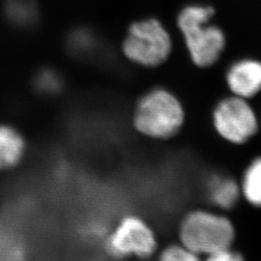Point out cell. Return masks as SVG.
Segmentation results:
<instances>
[{
    "instance_id": "277c9868",
    "label": "cell",
    "mask_w": 261,
    "mask_h": 261,
    "mask_svg": "<svg viewBox=\"0 0 261 261\" xmlns=\"http://www.w3.org/2000/svg\"><path fill=\"white\" fill-rule=\"evenodd\" d=\"M127 58L139 65L157 66L163 63L171 51V39L157 19L134 23L123 43Z\"/></svg>"
},
{
    "instance_id": "7a4b0ae2",
    "label": "cell",
    "mask_w": 261,
    "mask_h": 261,
    "mask_svg": "<svg viewBox=\"0 0 261 261\" xmlns=\"http://www.w3.org/2000/svg\"><path fill=\"white\" fill-rule=\"evenodd\" d=\"M184 119V110L177 98L165 89H155L140 99L133 122L141 135L167 140L177 134Z\"/></svg>"
},
{
    "instance_id": "8fae6325",
    "label": "cell",
    "mask_w": 261,
    "mask_h": 261,
    "mask_svg": "<svg viewBox=\"0 0 261 261\" xmlns=\"http://www.w3.org/2000/svg\"><path fill=\"white\" fill-rule=\"evenodd\" d=\"M7 14L9 19L16 23L27 24L34 18V9L29 0H10Z\"/></svg>"
},
{
    "instance_id": "9c48e42d",
    "label": "cell",
    "mask_w": 261,
    "mask_h": 261,
    "mask_svg": "<svg viewBox=\"0 0 261 261\" xmlns=\"http://www.w3.org/2000/svg\"><path fill=\"white\" fill-rule=\"evenodd\" d=\"M206 197L213 205L223 209L233 207L239 197V189L233 179L222 174H212L206 179Z\"/></svg>"
},
{
    "instance_id": "ba28073f",
    "label": "cell",
    "mask_w": 261,
    "mask_h": 261,
    "mask_svg": "<svg viewBox=\"0 0 261 261\" xmlns=\"http://www.w3.org/2000/svg\"><path fill=\"white\" fill-rule=\"evenodd\" d=\"M25 149V140L19 130L9 125H0V171L18 167Z\"/></svg>"
},
{
    "instance_id": "30bf717a",
    "label": "cell",
    "mask_w": 261,
    "mask_h": 261,
    "mask_svg": "<svg viewBox=\"0 0 261 261\" xmlns=\"http://www.w3.org/2000/svg\"><path fill=\"white\" fill-rule=\"evenodd\" d=\"M246 199L253 206L261 207V158L255 159L246 169L242 181Z\"/></svg>"
},
{
    "instance_id": "5bb4252c",
    "label": "cell",
    "mask_w": 261,
    "mask_h": 261,
    "mask_svg": "<svg viewBox=\"0 0 261 261\" xmlns=\"http://www.w3.org/2000/svg\"><path fill=\"white\" fill-rule=\"evenodd\" d=\"M206 261H243V257L240 253L226 249L209 254V257Z\"/></svg>"
},
{
    "instance_id": "4fadbf2b",
    "label": "cell",
    "mask_w": 261,
    "mask_h": 261,
    "mask_svg": "<svg viewBox=\"0 0 261 261\" xmlns=\"http://www.w3.org/2000/svg\"><path fill=\"white\" fill-rule=\"evenodd\" d=\"M37 87L44 93H56L61 86V82L56 73L51 71L42 72L36 80Z\"/></svg>"
},
{
    "instance_id": "5b68a950",
    "label": "cell",
    "mask_w": 261,
    "mask_h": 261,
    "mask_svg": "<svg viewBox=\"0 0 261 261\" xmlns=\"http://www.w3.org/2000/svg\"><path fill=\"white\" fill-rule=\"evenodd\" d=\"M105 248L116 259L147 258L156 251L157 239L145 221L129 215L121 219L107 237Z\"/></svg>"
},
{
    "instance_id": "52a82bcc",
    "label": "cell",
    "mask_w": 261,
    "mask_h": 261,
    "mask_svg": "<svg viewBox=\"0 0 261 261\" xmlns=\"http://www.w3.org/2000/svg\"><path fill=\"white\" fill-rule=\"evenodd\" d=\"M226 84L234 96L250 99L261 91V61L244 58L227 69Z\"/></svg>"
},
{
    "instance_id": "8992f818",
    "label": "cell",
    "mask_w": 261,
    "mask_h": 261,
    "mask_svg": "<svg viewBox=\"0 0 261 261\" xmlns=\"http://www.w3.org/2000/svg\"><path fill=\"white\" fill-rule=\"evenodd\" d=\"M213 124L224 140L241 144L252 138L258 129L257 118L247 99L237 96L224 98L215 108Z\"/></svg>"
},
{
    "instance_id": "7c38bea8",
    "label": "cell",
    "mask_w": 261,
    "mask_h": 261,
    "mask_svg": "<svg viewBox=\"0 0 261 261\" xmlns=\"http://www.w3.org/2000/svg\"><path fill=\"white\" fill-rule=\"evenodd\" d=\"M159 261H200L198 254L190 251L182 244L171 245L161 252Z\"/></svg>"
},
{
    "instance_id": "3957f363",
    "label": "cell",
    "mask_w": 261,
    "mask_h": 261,
    "mask_svg": "<svg viewBox=\"0 0 261 261\" xmlns=\"http://www.w3.org/2000/svg\"><path fill=\"white\" fill-rule=\"evenodd\" d=\"M179 238L190 251L209 255L230 248L234 228L223 216L196 210L183 218L179 226Z\"/></svg>"
},
{
    "instance_id": "6da1fadb",
    "label": "cell",
    "mask_w": 261,
    "mask_h": 261,
    "mask_svg": "<svg viewBox=\"0 0 261 261\" xmlns=\"http://www.w3.org/2000/svg\"><path fill=\"white\" fill-rule=\"evenodd\" d=\"M214 14L211 6L191 5L182 10L178 18V27L185 39L190 56L198 67L215 64L225 47L224 31L210 23Z\"/></svg>"
}]
</instances>
